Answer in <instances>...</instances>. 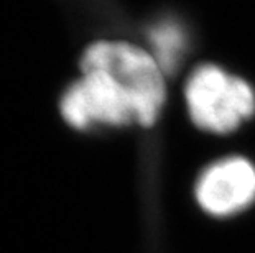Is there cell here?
Here are the masks:
<instances>
[{"label":"cell","mask_w":255,"mask_h":253,"mask_svg":"<svg viewBox=\"0 0 255 253\" xmlns=\"http://www.w3.org/2000/svg\"><path fill=\"white\" fill-rule=\"evenodd\" d=\"M81 68H97L116 81L137 115V123H155L165 102L163 71L153 55L122 41H97L84 51Z\"/></svg>","instance_id":"1"},{"label":"cell","mask_w":255,"mask_h":253,"mask_svg":"<svg viewBox=\"0 0 255 253\" xmlns=\"http://www.w3.org/2000/svg\"><path fill=\"white\" fill-rule=\"evenodd\" d=\"M196 199L206 212L216 217L242 212L255 201L254 165L239 156L211 165L196 182Z\"/></svg>","instance_id":"4"},{"label":"cell","mask_w":255,"mask_h":253,"mask_svg":"<svg viewBox=\"0 0 255 253\" xmlns=\"http://www.w3.org/2000/svg\"><path fill=\"white\" fill-rule=\"evenodd\" d=\"M150 43L153 46V58L156 59L161 71H175L183 55L184 45H186L181 26L176 25L175 21H163L156 25L150 31Z\"/></svg>","instance_id":"5"},{"label":"cell","mask_w":255,"mask_h":253,"mask_svg":"<svg viewBox=\"0 0 255 253\" xmlns=\"http://www.w3.org/2000/svg\"><path fill=\"white\" fill-rule=\"evenodd\" d=\"M81 69L83 78L69 85L61 99V115L69 125L86 130L94 125L137 123L128 97L109 74L97 68Z\"/></svg>","instance_id":"3"},{"label":"cell","mask_w":255,"mask_h":253,"mask_svg":"<svg viewBox=\"0 0 255 253\" xmlns=\"http://www.w3.org/2000/svg\"><path fill=\"white\" fill-rule=\"evenodd\" d=\"M189 115L198 127L229 133L255 112V94L246 81L204 64L186 83Z\"/></svg>","instance_id":"2"}]
</instances>
